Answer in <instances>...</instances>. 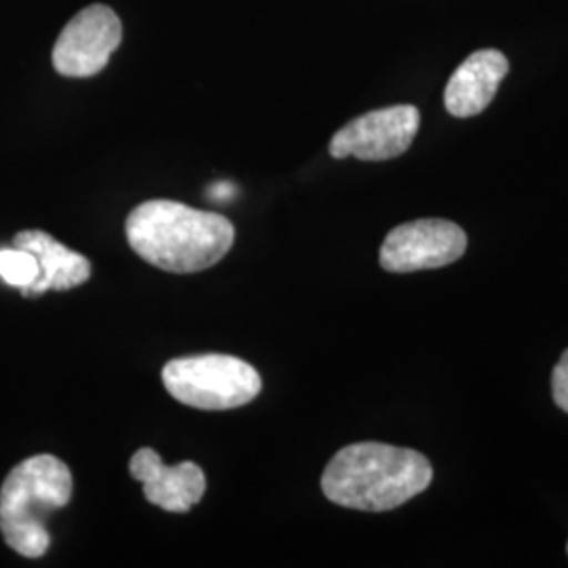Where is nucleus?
I'll use <instances>...</instances> for the list:
<instances>
[{"instance_id":"2","label":"nucleus","mask_w":568,"mask_h":568,"mask_svg":"<svg viewBox=\"0 0 568 568\" xmlns=\"http://www.w3.org/2000/svg\"><path fill=\"white\" fill-rule=\"evenodd\" d=\"M434 478L426 455L384 443L344 447L326 466L321 487L326 499L358 511L400 508Z\"/></svg>"},{"instance_id":"3","label":"nucleus","mask_w":568,"mask_h":568,"mask_svg":"<svg viewBox=\"0 0 568 568\" xmlns=\"http://www.w3.org/2000/svg\"><path fill=\"white\" fill-rule=\"evenodd\" d=\"M72 471L53 455H34L9 471L0 488V532L26 558L47 554V518L72 497Z\"/></svg>"},{"instance_id":"4","label":"nucleus","mask_w":568,"mask_h":568,"mask_svg":"<svg viewBox=\"0 0 568 568\" xmlns=\"http://www.w3.org/2000/svg\"><path fill=\"white\" fill-rule=\"evenodd\" d=\"M163 384L178 403L201 410L248 405L264 386L255 366L227 354L173 358L164 365Z\"/></svg>"},{"instance_id":"13","label":"nucleus","mask_w":568,"mask_h":568,"mask_svg":"<svg viewBox=\"0 0 568 568\" xmlns=\"http://www.w3.org/2000/svg\"><path fill=\"white\" fill-rule=\"evenodd\" d=\"M211 194H213L215 199H225V196L232 194V187H230L227 183H220V185H215V187L211 190Z\"/></svg>"},{"instance_id":"6","label":"nucleus","mask_w":568,"mask_h":568,"mask_svg":"<svg viewBox=\"0 0 568 568\" xmlns=\"http://www.w3.org/2000/svg\"><path fill=\"white\" fill-rule=\"evenodd\" d=\"M122 41L121 18L105 4H91L61 30L53 47V68L68 79L100 74Z\"/></svg>"},{"instance_id":"9","label":"nucleus","mask_w":568,"mask_h":568,"mask_svg":"<svg viewBox=\"0 0 568 568\" xmlns=\"http://www.w3.org/2000/svg\"><path fill=\"white\" fill-rule=\"evenodd\" d=\"M509 61L501 51L483 49L467 58L445 89V105L455 119H469L487 110L508 74Z\"/></svg>"},{"instance_id":"14","label":"nucleus","mask_w":568,"mask_h":568,"mask_svg":"<svg viewBox=\"0 0 568 568\" xmlns=\"http://www.w3.org/2000/svg\"><path fill=\"white\" fill-rule=\"evenodd\" d=\"M567 551H568V546H567Z\"/></svg>"},{"instance_id":"5","label":"nucleus","mask_w":568,"mask_h":568,"mask_svg":"<svg viewBox=\"0 0 568 568\" xmlns=\"http://www.w3.org/2000/svg\"><path fill=\"white\" fill-rule=\"evenodd\" d=\"M419 110L415 105H389L366 112L342 126L328 145L333 159L354 156L379 163L403 156L419 131Z\"/></svg>"},{"instance_id":"7","label":"nucleus","mask_w":568,"mask_h":568,"mask_svg":"<svg viewBox=\"0 0 568 568\" xmlns=\"http://www.w3.org/2000/svg\"><path fill=\"white\" fill-rule=\"evenodd\" d=\"M467 248L466 232L447 220H417L394 227L379 251L386 272L408 274L455 264Z\"/></svg>"},{"instance_id":"8","label":"nucleus","mask_w":568,"mask_h":568,"mask_svg":"<svg viewBox=\"0 0 568 568\" xmlns=\"http://www.w3.org/2000/svg\"><path fill=\"white\" fill-rule=\"evenodd\" d=\"M131 476L142 483L143 497L164 511L185 514L203 499L206 478L194 462L164 466L154 448L143 447L131 457Z\"/></svg>"},{"instance_id":"12","label":"nucleus","mask_w":568,"mask_h":568,"mask_svg":"<svg viewBox=\"0 0 568 568\" xmlns=\"http://www.w3.org/2000/svg\"><path fill=\"white\" fill-rule=\"evenodd\" d=\"M551 392H554L556 405L568 413V349L560 356L558 365L554 368V375H551Z\"/></svg>"},{"instance_id":"11","label":"nucleus","mask_w":568,"mask_h":568,"mask_svg":"<svg viewBox=\"0 0 568 568\" xmlns=\"http://www.w3.org/2000/svg\"><path fill=\"white\" fill-rule=\"evenodd\" d=\"M0 278L23 291L39 278V262L30 251L20 248V246L2 248L0 251Z\"/></svg>"},{"instance_id":"10","label":"nucleus","mask_w":568,"mask_h":568,"mask_svg":"<svg viewBox=\"0 0 568 568\" xmlns=\"http://www.w3.org/2000/svg\"><path fill=\"white\" fill-rule=\"evenodd\" d=\"M13 246L30 251L39 262V278L21 291L23 297H39L47 291H70L91 278L89 260L42 230L16 234Z\"/></svg>"},{"instance_id":"1","label":"nucleus","mask_w":568,"mask_h":568,"mask_svg":"<svg viewBox=\"0 0 568 568\" xmlns=\"http://www.w3.org/2000/svg\"><path fill=\"white\" fill-rule=\"evenodd\" d=\"M124 234L143 262L171 274H196L220 264L234 244L232 222L175 201L138 204Z\"/></svg>"}]
</instances>
